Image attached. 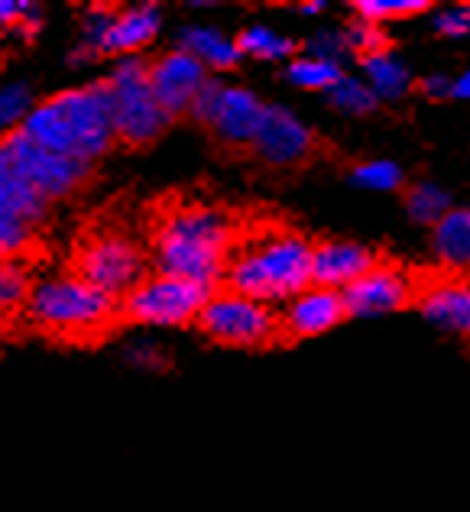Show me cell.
I'll use <instances>...</instances> for the list:
<instances>
[{"label":"cell","mask_w":470,"mask_h":512,"mask_svg":"<svg viewBox=\"0 0 470 512\" xmlns=\"http://www.w3.org/2000/svg\"><path fill=\"white\" fill-rule=\"evenodd\" d=\"M20 130L49 153L91 163L104 156L114 143V120L107 85H85L62 91L56 98L30 107Z\"/></svg>","instance_id":"cell-1"},{"label":"cell","mask_w":470,"mask_h":512,"mask_svg":"<svg viewBox=\"0 0 470 512\" xmlns=\"http://www.w3.org/2000/svg\"><path fill=\"white\" fill-rule=\"evenodd\" d=\"M234 244V224L224 211L208 205H179L159 221L153 256L159 276H176L214 289Z\"/></svg>","instance_id":"cell-2"},{"label":"cell","mask_w":470,"mask_h":512,"mask_svg":"<svg viewBox=\"0 0 470 512\" xmlns=\"http://www.w3.org/2000/svg\"><path fill=\"white\" fill-rule=\"evenodd\" d=\"M231 292L253 302H292L312 286V244L292 231H260L227 256Z\"/></svg>","instance_id":"cell-3"},{"label":"cell","mask_w":470,"mask_h":512,"mask_svg":"<svg viewBox=\"0 0 470 512\" xmlns=\"http://www.w3.org/2000/svg\"><path fill=\"white\" fill-rule=\"evenodd\" d=\"M26 312H30V321L39 331L78 341L111 328L117 305L111 295L88 286L85 279L52 276L30 289Z\"/></svg>","instance_id":"cell-4"},{"label":"cell","mask_w":470,"mask_h":512,"mask_svg":"<svg viewBox=\"0 0 470 512\" xmlns=\"http://www.w3.org/2000/svg\"><path fill=\"white\" fill-rule=\"evenodd\" d=\"M107 85L111 98V120H114V140L120 137L130 146H150L166 133L172 117L159 107L150 88V65L130 56L114 69Z\"/></svg>","instance_id":"cell-5"},{"label":"cell","mask_w":470,"mask_h":512,"mask_svg":"<svg viewBox=\"0 0 470 512\" xmlns=\"http://www.w3.org/2000/svg\"><path fill=\"white\" fill-rule=\"evenodd\" d=\"M211 295L214 289L198 286V282L176 276H153L124 295V315L140 321V325L179 328L192 325Z\"/></svg>","instance_id":"cell-6"},{"label":"cell","mask_w":470,"mask_h":512,"mask_svg":"<svg viewBox=\"0 0 470 512\" xmlns=\"http://www.w3.org/2000/svg\"><path fill=\"white\" fill-rule=\"evenodd\" d=\"M78 279L101 289L111 299H124L130 289H137L146 273V260L140 247L124 234H101L78 247L75 256Z\"/></svg>","instance_id":"cell-7"},{"label":"cell","mask_w":470,"mask_h":512,"mask_svg":"<svg viewBox=\"0 0 470 512\" xmlns=\"http://www.w3.org/2000/svg\"><path fill=\"white\" fill-rule=\"evenodd\" d=\"M195 325L211 341L227 347H263L273 341L279 328L276 315L266 305L244 299L237 292H214L198 312Z\"/></svg>","instance_id":"cell-8"},{"label":"cell","mask_w":470,"mask_h":512,"mask_svg":"<svg viewBox=\"0 0 470 512\" xmlns=\"http://www.w3.org/2000/svg\"><path fill=\"white\" fill-rule=\"evenodd\" d=\"M0 150L7 153L10 166L17 169L26 182L33 185V192L49 205V201L72 195L78 185L88 179V166L78 159L59 156L43 150L39 143H33L23 130H13L0 140Z\"/></svg>","instance_id":"cell-9"},{"label":"cell","mask_w":470,"mask_h":512,"mask_svg":"<svg viewBox=\"0 0 470 512\" xmlns=\"http://www.w3.org/2000/svg\"><path fill=\"white\" fill-rule=\"evenodd\" d=\"M415 289L412 276L399 266H373L367 276H360L341 292L344 302V315H357V318H373V315H389L399 312L415 302Z\"/></svg>","instance_id":"cell-10"},{"label":"cell","mask_w":470,"mask_h":512,"mask_svg":"<svg viewBox=\"0 0 470 512\" xmlns=\"http://www.w3.org/2000/svg\"><path fill=\"white\" fill-rule=\"evenodd\" d=\"M253 150L270 166H295L312 153L315 137L299 117H292L286 107L266 104V114L260 120V130L253 137Z\"/></svg>","instance_id":"cell-11"},{"label":"cell","mask_w":470,"mask_h":512,"mask_svg":"<svg viewBox=\"0 0 470 512\" xmlns=\"http://www.w3.org/2000/svg\"><path fill=\"white\" fill-rule=\"evenodd\" d=\"M205 65L195 62L188 52L176 49V52H166L163 59L156 65H150V88H153V98L159 101V107L176 117L182 111H188V104L198 94V88L205 85Z\"/></svg>","instance_id":"cell-12"},{"label":"cell","mask_w":470,"mask_h":512,"mask_svg":"<svg viewBox=\"0 0 470 512\" xmlns=\"http://www.w3.org/2000/svg\"><path fill=\"white\" fill-rule=\"evenodd\" d=\"M376 266V256L347 240H328V244L312 247V286L341 292L360 276H367Z\"/></svg>","instance_id":"cell-13"},{"label":"cell","mask_w":470,"mask_h":512,"mask_svg":"<svg viewBox=\"0 0 470 512\" xmlns=\"http://www.w3.org/2000/svg\"><path fill=\"white\" fill-rule=\"evenodd\" d=\"M344 318V302L341 292L308 286L302 295H295L289 302V312L282 318L289 338H318V334L331 331L334 325H341Z\"/></svg>","instance_id":"cell-14"},{"label":"cell","mask_w":470,"mask_h":512,"mask_svg":"<svg viewBox=\"0 0 470 512\" xmlns=\"http://www.w3.org/2000/svg\"><path fill=\"white\" fill-rule=\"evenodd\" d=\"M266 114V104L247 88H224L221 104L214 111L211 130L231 146H250L260 130V120Z\"/></svg>","instance_id":"cell-15"},{"label":"cell","mask_w":470,"mask_h":512,"mask_svg":"<svg viewBox=\"0 0 470 512\" xmlns=\"http://www.w3.org/2000/svg\"><path fill=\"white\" fill-rule=\"evenodd\" d=\"M159 7L140 4L111 13V23L98 43V56H120V52H137L146 43H153L159 33Z\"/></svg>","instance_id":"cell-16"},{"label":"cell","mask_w":470,"mask_h":512,"mask_svg":"<svg viewBox=\"0 0 470 512\" xmlns=\"http://www.w3.org/2000/svg\"><path fill=\"white\" fill-rule=\"evenodd\" d=\"M415 299H422V315L438 325L441 331L467 334L470 331V289L464 282H435L432 289L419 292Z\"/></svg>","instance_id":"cell-17"},{"label":"cell","mask_w":470,"mask_h":512,"mask_svg":"<svg viewBox=\"0 0 470 512\" xmlns=\"http://www.w3.org/2000/svg\"><path fill=\"white\" fill-rule=\"evenodd\" d=\"M46 201L33 192V185L10 166L7 153L0 150V218L17 221L23 227H36L46 214Z\"/></svg>","instance_id":"cell-18"},{"label":"cell","mask_w":470,"mask_h":512,"mask_svg":"<svg viewBox=\"0 0 470 512\" xmlns=\"http://www.w3.org/2000/svg\"><path fill=\"white\" fill-rule=\"evenodd\" d=\"M179 49L188 52L195 62L205 65V72L208 69L231 72L234 65L244 59L234 39H227L221 30H214V26H185L179 33Z\"/></svg>","instance_id":"cell-19"},{"label":"cell","mask_w":470,"mask_h":512,"mask_svg":"<svg viewBox=\"0 0 470 512\" xmlns=\"http://www.w3.org/2000/svg\"><path fill=\"white\" fill-rule=\"evenodd\" d=\"M432 244H435L438 260L445 266H451V269L467 266V260H470V211L451 208L445 218L435 224Z\"/></svg>","instance_id":"cell-20"},{"label":"cell","mask_w":470,"mask_h":512,"mask_svg":"<svg viewBox=\"0 0 470 512\" xmlns=\"http://www.w3.org/2000/svg\"><path fill=\"white\" fill-rule=\"evenodd\" d=\"M364 72L370 78L367 88L373 91L376 101H380V98L399 101L412 85V75L406 69V62H402L399 56H393V52H380V56L364 59Z\"/></svg>","instance_id":"cell-21"},{"label":"cell","mask_w":470,"mask_h":512,"mask_svg":"<svg viewBox=\"0 0 470 512\" xmlns=\"http://www.w3.org/2000/svg\"><path fill=\"white\" fill-rule=\"evenodd\" d=\"M240 56H253V59H266V62H279V59H292L295 56V39L279 36L270 26H247L237 39Z\"/></svg>","instance_id":"cell-22"},{"label":"cell","mask_w":470,"mask_h":512,"mask_svg":"<svg viewBox=\"0 0 470 512\" xmlns=\"http://www.w3.org/2000/svg\"><path fill=\"white\" fill-rule=\"evenodd\" d=\"M406 208H409V214H412V221L432 224V227H435V224L451 211V195H448L441 185L419 182V185H412V188H409Z\"/></svg>","instance_id":"cell-23"},{"label":"cell","mask_w":470,"mask_h":512,"mask_svg":"<svg viewBox=\"0 0 470 512\" xmlns=\"http://www.w3.org/2000/svg\"><path fill=\"white\" fill-rule=\"evenodd\" d=\"M344 72L341 65H331V62H321L312 56H299L289 62L286 78L295 88H305V91H328L334 82H338Z\"/></svg>","instance_id":"cell-24"},{"label":"cell","mask_w":470,"mask_h":512,"mask_svg":"<svg viewBox=\"0 0 470 512\" xmlns=\"http://www.w3.org/2000/svg\"><path fill=\"white\" fill-rule=\"evenodd\" d=\"M325 94H328L331 107H338V111H344V114L364 117V114H373V111H376L373 91H370L364 82H357V78H351V75H341L338 82H334Z\"/></svg>","instance_id":"cell-25"},{"label":"cell","mask_w":470,"mask_h":512,"mask_svg":"<svg viewBox=\"0 0 470 512\" xmlns=\"http://www.w3.org/2000/svg\"><path fill=\"white\" fill-rule=\"evenodd\" d=\"M30 289V273L20 260H0V315L26 305Z\"/></svg>","instance_id":"cell-26"},{"label":"cell","mask_w":470,"mask_h":512,"mask_svg":"<svg viewBox=\"0 0 470 512\" xmlns=\"http://www.w3.org/2000/svg\"><path fill=\"white\" fill-rule=\"evenodd\" d=\"M354 10L360 13V20L376 26L380 20H402L412 13H425L432 10V4L428 0H357Z\"/></svg>","instance_id":"cell-27"},{"label":"cell","mask_w":470,"mask_h":512,"mask_svg":"<svg viewBox=\"0 0 470 512\" xmlns=\"http://www.w3.org/2000/svg\"><path fill=\"white\" fill-rule=\"evenodd\" d=\"M354 185L370 188V192H396L402 185V169L389 159H370L354 169Z\"/></svg>","instance_id":"cell-28"},{"label":"cell","mask_w":470,"mask_h":512,"mask_svg":"<svg viewBox=\"0 0 470 512\" xmlns=\"http://www.w3.org/2000/svg\"><path fill=\"white\" fill-rule=\"evenodd\" d=\"M344 46H347V52H354V56H360V59H370V56H380V52H389L386 33L380 30V26L367 23V20H357V23L347 26Z\"/></svg>","instance_id":"cell-29"},{"label":"cell","mask_w":470,"mask_h":512,"mask_svg":"<svg viewBox=\"0 0 470 512\" xmlns=\"http://www.w3.org/2000/svg\"><path fill=\"white\" fill-rule=\"evenodd\" d=\"M30 114V88L26 85H4L0 88V133H13L20 130V124Z\"/></svg>","instance_id":"cell-30"},{"label":"cell","mask_w":470,"mask_h":512,"mask_svg":"<svg viewBox=\"0 0 470 512\" xmlns=\"http://www.w3.org/2000/svg\"><path fill=\"white\" fill-rule=\"evenodd\" d=\"M227 85H221L218 78H205V85L198 88V94L192 98V104H188V114H192L198 124H205L211 127V120H214V111H218V104H221V94H224Z\"/></svg>","instance_id":"cell-31"},{"label":"cell","mask_w":470,"mask_h":512,"mask_svg":"<svg viewBox=\"0 0 470 512\" xmlns=\"http://www.w3.org/2000/svg\"><path fill=\"white\" fill-rule=\"evenodd\" d=\"M308 56L321 59V62H331V65H341L347 56V46H344V33H318L312 43H308Z\"/></svg>","instance_id":"cell-32"},{"label":"cell","mask_w":470,"mask_h":512,"mask_svg":"<svg viewBox=\"0 0 470 512\" xmlns=\"http://www.w3.org/2000/svg\"><path fill=\"white\" fill-rule=\"evenodd\" d=\"M435 30L441 36H451V39H461L470 30V10L467 7H451V10H441L435 17Z\"/></svg>","instance_id":"cell-33"},{"label":"cell","mask_w":470,"mask_h":512,"mask_svg":"<svg viewBox=\"0 0 470 512\" xmlns=\"http://www.w3.org/2000/svg\"><path fill=\"white\" fill-rule=\"evenodd\" d=\"M20 26L26 36H36V30L43 26V10L36 4H20Z\"/></svg>","instance_id":"cell-34"},{"label":"cell","mask_w":470,"mask_h":512,"mask_svg":"<svg viewBox=\"0 0 470 512\" xmlns=\"http://www.w3.org/2000/svg\"><path fill=\"white\" fill-rule=\"evenodd\" d=\"M422 91L428 94V98H451V78L448 75H428L422 82Z\"/></svg>","instance_id":"cell-35"},{"label":"cell","mask_w":470,"mask_h":512,"mask_svg":"<svg viewBox=\"0 0 470 512\" xmlns=\"http://www.w3.org/2000/svg\"><path fill=\"white\" fill-rule=\"evenodd\" d=\"M13 23H20V4L0 0V26H13Z\"/></svg>","instance_id":"cell-36"},{"label":"cell","mask_w":470,"mask_h":512,"mask_svg":"<svg viewBox=\"0 0 470 512\" xmlns=\"http://www.w3.org/2000/svg\"><path fill=\"white\" fill-rule=\"evenodd\" d=\"M451 98H454V101L470 98V75H467V72L458 75V78H451Z\"/></svg>","instance_id":"cell-37"},{"label":"cell","mask_w":470,"mask_h":512,"mask_svg":"<svg viewBox=\"0 0 470 512\" xmlns=\"http://www.w3.org/2000/svg\"><path fill=\"white\" fill-rule=\"evenodd\" d=\"M321 10H325L321 0H315V4H302V13H321Z\"/></svg>","instance_id":"cell-38"}]
</instances>
